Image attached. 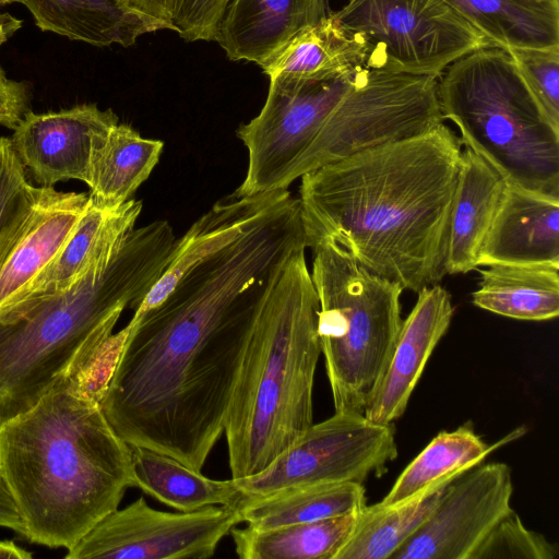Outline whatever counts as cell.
Segmentation results:
<instances>
[{"mask_svg":"<svg viewBox=\"0 0 559 559\" xmlns=\"http://www.w3.org/2000/svg\"><path fill=\"white\" fill-rule=\"evenodd\" d=\"M176 242L171 226L134 228L117 253L73 286L0 309V426L33 407L112 335L165 271Z\"/></svg>","mask_w":559,"mask_h":559,"instance_id":"cell-4","label":"cell"},{"mask_svg":"<svg viewBox=\"0 0 559 559\" xmlns=\"http://www.w3.org/2000/svg\"><path fill=\"white\" fill-rule=\"evenodd\" d=\"M133 487L180 512L211 506H236L241 492L234 478L216 480L175 457L130 445Z\"/></svg>","mask_w":559,"mask_h":559,"instance_id":"cell-26","label":"cell"},{"mask_svg":"<svg viewBox=\"0 0 559 559\" xmlns=\"http://www.w3.org/2000/svg\"><path fill=\"white\" fill-rule=\"evenodd\" d=\"M22 3L44 32L93 46L129 47L143 35L171 29L168 22L151 16L124 0H0V8Z\"/></svg>","mask_w":559,"mask_h":559,"instance_id":"cell-19","label":"cell"},{"mask_svg":"<svg viewBox=\"0 0 559 559\" xmlns=\"http://www.w3.org/2000/svg\"><path fill=\"white\" fill-rule=\"evenodd\" d=\"M512 493L507 464L468 469L445 486L430 515L391 559H472L489 532L512 511Z\"/></svg>","mask_w":559,"mask_h":559,"instance_id":"cell-13","label":"cell"},{"mask_svg":"<svg viewBox=\"0 0 559 559\" xmlns=\"http://www.w3.org/2000/svg\"><path fill=\"white\" fill-rule=\"evenodd\" d=\"M0 477L23 537L68 550L133 487L131 448L100 402L66 377L0 426Z\"/></svg>","mask_w":559,"mask_h":559,"instance_id":"cell-3","label":"cell"},{"mask_svg":"<svg viewBox=\"0 0 559 559\" xmlns=\"http://www.w3.org/2000/svg\"><path fill=\"white\" fill-rule=\"evenodd\" d=\"M492 45L559 48V0H444Z\"/></svg>","mask_w":559,"mask_h":559,"instance_id":"cell-25","label":"cell"},{"mask_svg":"<svg viewBox=\"0 0 559 559\" xmlns=\"http://www.w3.org/2000/svg\"><path fill=\"white\" fill-rule=\"evenodd\" d=\"M557 547L544 535L528 530L512 510L478 546L472 559H555Z\"/></svg>","mask_w":559,"mask_h":559,"instance_id":"cell-32","label":"cell"},{"mask_svg":"<svg viewBox=\"0 0 559 559\" xmlns=\"http://www.w3.org/2000/svg\"><path fill=\"white\" fill-rule=\"evenodd\" d=\"M226 0H176L173 25L187 41L213 40Z\"/></svg>","mask_w":559,"mask_h":559,"instance_id":"cell-34","label":"cell"},{"mask_svg":"<svg viewBox=\"0 0 559 559\" xmlns=\"http://www.w3.org/2000/svg\"><path fill=\"white\" fill-rule=\"evenodd\" d=\"M358 512L270 530L234 526L229 534L242 559H334Z\"/></svg>","mask_w":559,"mask_h":559,"instance_id":"cell-30","label":"cell"},{"mask_svg":"<svg viewBox=\"0 0 559 559\" xmlns=\"http://www.w3.org/2000/svg\"><path fill=\"white\" fill-rule=\"evenodd\" d=\"M366 506L365 487L355 481L287 488L255 499L238 501L236 504L241 522L255 530L355 513Z\"/></svg>","mask_w":559,"mask_h":559,"instance_id":"cell-27","label":"cell"},{"mask_svg":"<svg viewBox=\"0 0 559 559\" xmlns=\"http://www.w3.org/2000/svg\"><path fill=\"white\" fill-rule=\"evenodd\" d=\"M28 83L9 79L0 67V126L14 129L29 110Z\"/></svg>","mask_w":559,"mask_h":559,"instance_id":"cell-36","label":"cell"},{"mask_svg":"<svg viewBox=\"0 0 559 559\" xmlns=\"http://www.w3.org/2000/svg\"><path fill=\"white\" fill-rule=\"evenodd\" d=\"M396 457L393 424L374 423L359 412H335L312 424L262 472L235 480L239 501H245L294 487L362 484L384 474Z\"/></svg>","mask_w":559,"mask_h":559,"instance_id":"cell-11","label":"cell"},{"mask_svg":"<svg viewBox=\"0 0 559 559\" xmlns=\"http://www.w3.org/2000/svg\"><path fill=\"white\" fill-rule=\"evenodd\" d=\"M29 185L11 139L0 138V230Z\"/></svg>","mask_w":559,"mask_h":559,"instance_id":"cell-35","label":"cell"},{"mask_svg":"<svg viewBox=\"0 0 559 559\" xmlns=\"http://www.w3.org/2000/svg\"><path fill=\"white\" fill-rule=\"evenodd\" d=\"M133 8L173 25L176 0H124ZM174 26V25H173ZM175 29V27H174Z\"/></svg>","mask_w":559,"mask_h":559,"instance_id":"cell-38","label":"cell"},{"mask_svg":"<svg viewBox=\"0 0 559 559\" xmlns=\"http://www.w3.org/2000/svg\"><path fill=\"white\" fill-rule=\"evenodd\" d=\"M368 47L331 14L299 32L262 66L270 79H325L367 68Z\"/></svg>","mask_w":559,"mask_h":559,"instance_id":"cell-24","label":"cell"},{"mask_svg":"<svg viewBox=\"0 0 559 559\" xmlns=\"http://www.w3.org/2000/svg\"><path fill=\"white\" fill-rule=\"evenodd\" d=\"M257 305L233 274L204 266L133 314L100 400L116 433L201 472L224 432Z\"/></svg>","mask_w":559,"mask_h":559,"instance_id":"cell-1","label":"cell"},{"mask_svg":"<svg viewBox=\"0 0 559 559\" xmlns=\"http://www.w3.org/2000/svg\"><path fill=\"white\" fill-rule=\"evenodd\" d=\"M367 69L325 79H270L261 111L237 130L248 151V167L233 194L287 190L308 174L312 151L330 114Z\"/></svg>","mask_w":559,"mask_h":559,"instance_id":"cell-8","label":"cell"},{"mask_svg":"<svg viewBox=\"0 0 559 559\" xmlns=\"http://www.w3.org/2000/svg\"><path fill=\"white\" fill-rule=\"evenodd\" d=\"M22 26V21L8 12H0V46Z\"/></svg>","mask_w":559,"mask_h":559,"instance_id":"cell-40","label":"cell"},{"mask_svg":"<svg viewBox=\"0 0 559 559\" xmlns=\"http://www.w3.org/2000/svg\"><path fill=\"white\" fill-rule=\"evenodd\" d=\"M460 138L443 122L302 176L307 248L330 239L370 272L418 293L444 275Z\"/></svg>","mask_w":559,"mask_h":559,"instance_id":"cell-2","label":"cell"},{"mask_svg":"<svg viewBox=\"0 0 559 559\" xmlns=\"http://www.w3.org/2000/svg\"><path fill=\"white\" fill-rule=\"evenodd\" d=\"M240 522L236 506L171 513L151 508L141 497L107 514L64 558L207 559Z\"/></svg>","mask_w":559,"mask_h":559,"instance_id":"cell-12","label":"cell"},{"mask_svg":"<svg viewBox=\"0 0 559 559\" xmlns=\"http://www.w3.org/2000/svg\"><path fill=\"white\" fill-rule=\"evenodd\" d=\"M163 147V141L145 139L128 124H116L93 158L90 198L108 209L131 200L157 165Z\"/></svg>","mask_w":559,"mask_h":559,"instance_id":"cell-28","label":"cell"},{"mask_svg":"<svg viewBox=\"0 0 559 559\" xmlns=\"http://www.w3.org/2000/svg\"><path fill=\"white\" fill-rule=\"evenodd\" d=\"M31 559L33 554L10 539L0 540V559Z\"/></svg>","mask_w":559,"mask_h":559,"instance_id":"cell-39","label":"cell"},{"mask_svg":"<svg viewBox=\"0 0 559 559\" xmlns=\"http://www.w3.org/2000/svg\"><path fill=\"white\" fill-rule=\"evenodd\" d=\"M310 249L317 330L334 409L364 413L400 334L404 288L367 270L333 240Z\"/></svg>","mask_w":559,"mask_h":559,"instance_id":"cell-7","label":"cell"},{"mask_svg":"<svg viewBox=\"0 0 559 559\" xmlns=\"http://www.w3.org/2000/svg\"><path fill=\"white\" fill-rule=\"evenodd\" d=\"M447 485L403 503L384 506L378 502L364 507L334 559H391L427 520Z\"/></svg>","mask_w":559,"mask_h":559,"instance_id":"cell-31","label":"cell"},{"mask_svg":"<svg viewBox=\"0 0 559 559\" xmlns=\"http://www.w3.org/2000/svg\"><path fill=\"white\" fill-rule=\"evenodd\" d=\"M368 47L367 68L439 79L490 41L444 0H347L330 13Z\"/></svg>","mask_w":559,"mask_h":559,"instance_id":"cell-9","label":"cell"},{"mask_svg":"<svg viewBox=\"0 0 559 559\" xmlns=\"http://www.w3.org/2000/svg\"><path fill=\"white\" fill-rule=\"evenodd\" d=\"M119 123L111 109L82 104L59 111L31 109L13 129V147L43 187L75 179L91 183L92 164L109 131Z\"/></svg>","mask_w":559,"mask_h":559,"instance_id":"cell-15","label":"cell"},{"mask_svg":"<svg viewBox=\"0 0 559 559\" xmlns=\"http://www.w3.org/2000/svg\"><path fill=\"white\" fill-rule=\"evenodd\" d=\"M0 527L14 531L23 537L24 528L15 503L0 477Z\"/></svg>","mask_w":559,"mask_h":559,"instance_id":"cell-37","label":"cell"},{"mask_svg":"<svg viewBox=\"0 0 559 559\" xmlns=\"http://www.w3.org/2000/svg\"><path fill=\"white\" fill-rule=\"evenodd\" d=\"M90 195L29 185L0 230V309L20 300L75 228Z\"/></svg>","mask_w":559,"mask_h":559,"instance_id":"cell-14","label":"cell"},{"mask_svg":"<svg viewBox=\"0 0 559 559\" xmlns=\"http://www.w3.org/2000/svg\"><path fill=\"white\" fill-rule=\"evenodd\" d=\"M493 263L559 264V195L507 183L478 253V266Z\"/></svg>","mask_w":559,"mask_h":559,"instance_id":"cell-17","label":"cell"},{"mask_svg":"<svg viewBox=\"0 0 559 559\" xmlns=\"http://www.w3.org/2000/svg\"><path fill=\"white\" fill-rule=\"evenodd\" d=\"M328 15L325 0H226L213 40L231 61L262 66Z\"/></svg>","mask_w":559,"mask_h":559,"instance_id":"cell-18","label":"cell"},{"mask_svg":"<svg viewBox=\"0 0 559 559\" xmlns=\"http://www.w3.org/2000/svg\"><path fill=\"white\" fill-rule=\"evenodd\" d=\"M472 302L489 312L524 321L559 314V264L493 263L479 270Z\"/></svg>","mask_w":559,"mask_h":559,"instance_id":"cell-23","label":"cell"},{"mask_svg":"<svg viewBox=\"0 0 559 559\" xmlns=\"http://www.w3.org/2000/svg\"><path fill=\"white\" fill-rule=\"evenodd\" d=\"M507 51L548 120L559 129V48L511 47Z\"/></svg>","mask_w":559,"mask_h":559,"instance_id":"cell-33","label":"cell"},{"mask_svg":"<svg viewBox=\"0 0 559 559\" xmlns=\"http://www.w3.org/2000/svg\"><path fill=\"white\" fill-rule=\"evenodd\" d=\"M280 191L247 197L231 194L215 203L180 239H176L165 271L134 314L154 308L189 269L235 240Z\"/></svg>","mask_w":559,"mask_h":559,"instance_id":"cell-22","label":"cell"},{"mask_svg":"<svg viewBox=\"0 0 559 559\" xmlns=\"http://www.w3.org/2000/svg\"><path fill=\"white\" fill-rule=\"evenodd\" d=\"M305 249L275 267L255 308L224 429L234 479L262 472L313 424L319 301Z\"/></svg>","mask_w":559,"mask_h":559,"instance_id":"cell-5","label":"cell"},{"mask_svg":"<svg viewBox=\"0 0 559 559\" xmlns=\"http://www.w3.org/2000/svg\"><path fill=\"white\" fill-rule=\"evenodd\" d=\"M142 206V201L131 199L108 209L90 198L66 243L21 299L61 293L93 265L112 258L135 228Z\"/></svg>","mask_w":559,"mask_h":559,"instance_id":"cell-20","label":"cell"},{"mask_svg":"<svg viewBox=\"0 0 559 559\" xmlns=\"http://www.w3.org/2000/svg\"><path fill=\"white\" fill-rule=\"evenodd\" d=\"M443 120L508 185L559 195V129L548 120L510 53L474 50L438 79Z\"/></svg>","mask_w":559,"mask_h":559,"instance_id":"cell-6","label":"cell"},{"mask_svg":"<svg viewBox=\"0 0 559 559\" xmlns=\"http://www.w3.org/2000/svg\"><path fill=\"white\" fill-rule=\"evenodd\" d=\"M441 122L438 79L367 69L330 114L312 151L309 173Z\"/></svg>","mask_w":559,"mask_h":559,"instance_id":"cell-10","label":"cell"},{"mask_svg":"<svg viewBox=\"0 0 559 559\" xmlns=\"http://www.w3.org/2000/svg\"><path fill=\"white\" fill-rule=\"evenodd\" d=\"M496 448L497 444L486 443L468 425L441 431L404 468L380 503H403L447 485L479 465Z\"/></svg>","mask_w":559,"mask_h":559,"instance_id":"cell-29","label":"cell"},{"mask_svg":"<svg viewBox=\"0 0 559 559\" xmlns=\"http://www.w3.org/2000/svg\"><path fill=\"white\" fill-rule=\"evenodd\" d=\"M506 187L492 166L465 147L449 217L445 274H465L478 266L479 249Z\"/></svg>","mask_w":559,"mask_h":559,"instance_id":"cell-21","label":"cell"},{"mask_svg":"<svg viewBox=\"0 0 559 559\" xmlns=\"http://www.w3.org/2000/svg\"><path fill=\"white\" fill-rule=\"evenodd\" d=\"M403 320L388 368L364 415L378 424H393L406 411L411 395L440 340L451 324L454 307L441 285L423 287Z\"/></svg>","mask_w":559,"mask_h":559,"instance_id":"cell-16","label":"cell"}]
</instances>
